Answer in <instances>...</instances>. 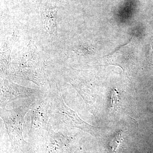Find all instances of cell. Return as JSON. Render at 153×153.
Listing matches in <instances>:
<instances>
[{
    "label": "cell",
    "mask_w": 153,
    "mask_h": 153,
    "mask_svg": "<svg viewBox=\"0 0 153 153\" xmlns=\"http://www.w3.org/2000/svg\"><path fill=\"white\" fill-rule=\"evenodd\" d=\"M57 7L51 4L45 5L41 10V17L44 27L50 35L57 33Z\"/></svg>",
    "instance_id": "obj_1"
},
{
    "label": "cell",
    "mask_w": 153,
    "mask_h": 153,
    "mask_svg": "<svg viewBox=\"0 0 153 153\" xmlns=\"http://www.w3.org/2000/svg\"><path fill=\"white\" fill-rule=\"evenodd\" d=\"M123 140L122 131L117 132L111 138L109 142V147L113 152L115 153Z\"/></svg>",
    "instance_id": "obj_2"
},
{
    "label": "cell",
    "mask_w": 153,
    "mask_h": 153,
    "mask_svg": "<svg viewBox=\"0 0 153 153\" xmlns=\"http://www.w3.org/2000/svg\"><path fill=\"white\" fill-rule=\"evenodd\" d=\"M119 108L118 92L116 89H113L111 95L110 109L118 111Z\"/></svg>",
    "instance_id": "obj_3"
}]
</instances>
